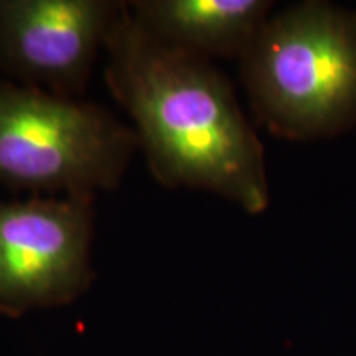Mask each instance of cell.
<instances>
[{
	"instance_id": "obj_1",
	"label": "cell",
	"mask_w": 356,
	"mask_h": 356,
	"mask_svg": "<svg viewBox=\"0 0 356 356\" xmlns=\"http://www.w3.org/2000/svg\"><path fill=\"white\" fill-rule=\"evenodd\" d=\"M104 51L106 84L160 185L216 193L249 215L267 210L264 145L210 60L152 37L127 2Z\"/></svg>"
},
{
	"instance_id": "obj_2",
	"label": "cell",
	"mask_w": 356,
	"mask_h": 356,
	"mask_svg": "<svg viewBox=\"0 0 356 356\" xmlns=\"http://www.w3.org/2000/svg\"><path fill=\"white\" fill-rule=\"evenodd\" d=\"M254 118L286 140L356 124V12L307 0L270 15L241 58Z\"/></svg>"
},
{
	"instance_id": "obj_3",
	"label": "cell",
	"mask_w": 356,
	"mask_h": 356,
	"mask_svg": "<svg viewBox=\"0 0 356 356\" xmlns=\"http://www.w3.org/2000/svg\"><path fill=\"white\" fill-rule=\"evenodd\" d=\"M137 149L134 127L104 106L0 79V185L96 200L119 188Z\"/></svg>"
},
{
	"instance_id": "obj_4",
	"label": "cell",
	"mask_w": 356,
	"mask_h": 356,
	"mask_svg": "<svg viewBox=\"0 0 356 356\" xmlns=\"http://www.w3.org/2000/svg\"><path fill=\"white\" fill-rule=\"evenodd\" d=\"M95 200H0V315L73 304L95 280Z\"/></svg>"
},
{
	"instance_id": "obj_5",
	"label": "cell",
	"mask_w": 356,
	"mask_h": 356,
	"mask_svg": "<svg viewBox=\"0 0 356 356\" xmlns=\"http://www.w3.org/2000/svg\"><path fill=\"white\" fill-rule=\"evenodd\" d=\"M121 0H0V70L10 81L83 99Z\"/></svg>"
},
{
	"instance_id": "obj_6",
	"label": "cell",
	"mask_w": 356,
	"mask_h": 356,
	"mask_svg": "<svg viewBox=\"0 0 356 356\" xmlns=\"http://www.w3.org/2000/svg\"><path fill=\"white\" fill-rule=\"evenodd\" d=\"M129 12L142 29L178 50L238 58L249 50L273 15L270 0H132Z\"/></svg>"
}]
</instances>
